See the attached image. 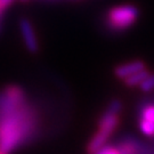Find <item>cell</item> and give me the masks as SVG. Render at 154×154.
I'll return each mask as SVG.
<instances>
[{
  "label": "cell",
  "instance_id": "1",
  "mask_svg": "<svg viewBox=\"0 0 154 154\" xmlns=\"http://www.w3.org/2000/svg\"><path fill=\"white\" fill-rule=\"evenodd\" d=\"M37 127L35 112L26 103L25 94L17 86L0 93V151L11 153L26 143Z\"/></svg>",
  "mask_w": 154,
  "mask_h": 154
},
{
  "label": "cell",
  "instance_id": "6",
  "mask_svg": "<svg viewBox=\"0 0 154 154\" xmlns=\"http://www.w3.org/2000/svg\"><path fill=\"white\" fill-rule=\"evenodd\" d=\"M144 69H147V66L145 64V62L142 60H135V61H130L120 64L114 67L113 74L116 79L119 80H123L128 78L129 75H131L134 73H136L138 71H142Z\"/></svg>",
  "mask_w": 154,
  "mask_h": 154
},
{
  "label": "cell",
  "instance_id": "8",
  "mask_svg": "<svg viewBox=\"0 0 154 154\" xmlns=\"http://www.w3.org/2000/svg\"><path fill=\"white\" fill-rule=\"evenodd\" d=\"M143 93H151L154 90V73H151L143 80V82L138 86Z\"/></svg>",
  "mask_w": 154,
  "mask_h": 154
},
{
  "label": "cell",
  "instance_id": "9",
  "mask_svg": "<svg viewBox=\"0 0 154 154\" xmlns=\"http://www.w3.org/2000/svg\"><path fill=\"white\" fill-rule=\"evenodd\" d=\"M94 154H121L119 147L112 146V145H105L100 149H98L97 152H95Z\"/></svg>",
  "mask_w": 154,
  "mask_h": 154
},
{
  "label": "cell",
  "instance_id": "12",
  "mask_svg": "<svg viewBox=\"0 0 154 154\" xmlns=\"http://www.w3.org/2000/svg\"><path fill=\"white\" fill-rule=\"evenodd\" d=\"M21 1H28V0H21Z\"/></svg>",
  "mask_w": 154,
  "mask_h": 154
},
{
  "label": "cell",
  "instance_id": "4",
  "mask_svg": "<svg viewBox=\"0 0 154 154\" xmlns=\"http://www.w3.org/2000/svg\"><path fill=\"white\" fill-rule=\"evenodd\" d=\"M20 30L22 33L23 41H24L26 49L33 54L37 53L39 50V42L37 34H35V30L33 28L31 21L25 17L21 18L20 20Z\"/></svg>",
  "mask_w": 154,
  "mask_h": 154
},
{
  "label": "cell",
  "instance_id": "10",
  "mask_svg": "<svg viewBox=\"0 0 154 154\" xmlns=\"http://www.w3.org/2000/svg\"><path fill=\"white\" fill-rule=\"evenodd\" d=\"M13 1L14 0H0V14L5 11L6 8H8Z\"/></svg>",
  "mask_w": 154,
  "mask_h": 154
},
{
  "label": "cell",
  "instance_id": "3",
  "mask_svg": "<svg viewBox=\"0 0 154 154\" xmlns=\"http://www.w3.org/2000/svg\"><path fill=\"white\" fill-rule=\"evenodd\" d=\"M139 17V9L135 5H119L109 9L105 26L111 32H123L135 25Z\"/></svg>",
  "mask_w": 154,
  "mask_h": 154
},
{
  "label": "cell",
  "instance_id": "2",
  "mask_svg": "<svg viewBox=\"0 0 154 154\" xmlns=\"http://www.w3.org/2000/svg\"><path fill=\"white\" fill-rule=\"evenodd\" d=\"M122 110V103L120 99H112L106 106L103 114L98 119V129L89 139L86 146L88 154H94L105 146L113 132L120 125V113Z\"/></svg>",
  "mask_w": 154,
  "mask_h": 154
},
{
  "label": "cell",
  "instance_id": "11",
  "mask_svg": "<svg viewBox=\"0 0 154 154\" xmlns=\"http://www.w3.org/2000/svg\"><path fill=\"white\" fill-rule=\"evenodd\" d=\"M0 154H6V153H4V152H1V151H0Z\"/></svg>",
  "mask_w": 154,
  "mask_h": 154
},
{
  "label": "cell",
  "instance_id": "7",
  "mask_svg": "<svg viewBox=\"0 0 154 154\" xmlns=\"http://www.w3.org/2000/svg\"><path fill=\"white\" fill-rule=\"evenodd\" d=\"M149 74V70L147 69H144L142 71H138L136 73L131 74V75H129L126 79H123L122 81H123V85L126 87H128V88H134V87H138Z\"/></svg>",
  "mask_w": 154,
  "mask_h": 154
},
{
  "label": "cell",
  "instance_id": "5",
  "mask_svg": "<svg viewBox=\"0 0 154 154\" xmlns=\"http://www.w3.org/2000/svg\"><path fill=\"white\" fill-rule=\"evenodd\" d=\"M139 130L147 137H154V104L142 107L138 116Z\"/></svg>",
  "mask_w": 154,
  "mask_h": 154
}]
</instances>
